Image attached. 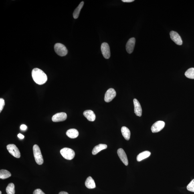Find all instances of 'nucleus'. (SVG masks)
Instances as JSON below:
<instances>
[{
  "instance_id": "obj_1",
  "label": "nucleus",
  "mask_w": 194,
  "mask_h": 194,
  "mask_svg": "<svg viewBox=\"0 0 194 194\" xmlns=\"http://www.w3.org/2000/svg\"><path fill=\"white\" fill-rule=\"evenodd\" d=\"M32 76L33 81L39 85L44 84L47 80L46 74L42 70L38 68L33 69L32 72Z\"/></svg>"
},
{
  "instance_id": "obj_2",
  "label": "nucleus",
  "mask_w": 194,
  "mask_h": 194,
  "mask_svg": "<svg viewBox=\"0 0 194 194\" xmlns=\"http://www.w3.org/2000/svg\"><path fill=\"white\" fill-rule=\"evenodd\" d=\"M33 150L36 162L39 165H42L43 163V160L39 146L35 144L33 146Z\"/></svg>"
},
{
  "instance_id": "obj_3",
  "label": "nucleus",
  "mask_w": 194,
  "mask_h": 194,
  "mask_svg": "<svg viewBox=\"0 0 194 194\" xmlns=\"http://www.w3.org/2000/svg\"><path fill=\"white\" fill-rule=\"evenodd\" d=\"M60 153L63 158L68 160H71L74 159L75 155L74 150L71 148L66 147L61 149Z\"/></svg>"
},
{
  "instance_id": "obj_4",
  "label": "nucleus",
  "mask_w": 194,
  "mask_h": 194,
  "mask_svg": "<svg viewBox=\"0 0 194 194\" xmlns=\"http://www.w3.org/2000/svg\"><path fill=\"white\" fill-rule=\"evenodd\" d=\"M54 50L55 53L59 56H66L68 53V50L64 45L61 43H57L54 45Z\"/></svg>"
},
{
  "instance_id": "obj_5",
  "label": "nucleus",
  "mask_w": 194,
  "mask_h": 194,
  "mask_svg": "<svg viewBox=\"0 0 194 194\" xmlns=\"http://www.w3.org/2000/svg\"><path fill=\"white\" fill-rule=\"evenodd\" d=\"M7 149L9 153L15 157L19 158L20 157L21 154L19 149L14 144H9L7 146Z\"/></svg>"
},
{
  "instance_id": "obj_6",
  "label": "nucleus",
  "mask_w": 194,
  "mask_h": 194,
  "mask_svg": "<svg viewBox=\"0 0 194 194\" xmlns=\"http://www.w3.org/2000/svg\"><path fill=\"white\" fill-rule=\"evenodd\" d=\"M116 96V92L113 88L109 89L106 92L105 95L104 100L106 102H109L112 101L115 98Z\"/></svg>"
},
{
  "instance_id": "obj_7",
  "label": "nucleus",
  "mask_w": 194,
  "mask_h": 194,
  "mask_svg": "<svg viewBox=\"0 0 194 194\" xmlns=\"http://www.w3.org/2000/svg\"><path fill=\"white\" fill-rule=\"evenodd\" d=\"M101 51L102 54L104 58L108 59L110 57V51L109 46L107 43H102L101 47Z\"/></svg>"
},
{
  "instance_id": "obj_8",
  "label": "nucleus",
  "mask_w": 194,
  "mask_h": 194,
  "mask_svg": "<svg viewBox=\"0 0 194 194\" xmlns=\"http://www.w3.org/2000/svg\"><path fill=\"white\" fill-rule=\"evenodd\" d=\"M165 126V123L162 121H158L154 123L151 128L152 132L157 133L163 129Z\"/></svg>"
},
{
  "instance_id": "obj_9",
  "label": "nucleus",
  "mask_w": 194,
  "mask_h": 194,
  "mask_svg": "<svg viewBox=\"0 0 194 194\" xmlns=\"http://www.w3.org/2000/svg\"><path fill=\"white\" fill-rule=\"evenodd\" d=\"M171 38L176 44L179 45L182 44L183 41L178 33L175 31H171L170 33Z\"/></svg>"
},
{
  "instance_id": "obj_10",
  "label": "nucleus",
  "mask_w": 194,
  "mask_h": 194,
  "mask_svg": "<svg viewBox=\"0 0 194 194\" xmlns=\"http://www.w3.org/2000/svg\"><path fill=\"white\" fill-rule=\"evenodd\" d=\"M67 115L66 113L61 112L58 113L53 116L52 120L53 122H58L63 121L67 119Z\"/></svg>"
},
{
  "instance_id": "obj_11",
  "label": "nucleus",
  "mask_w": 194,
  "mask_h": 194,
  "mask_svg": "<svg viewBox=\"0 0 194 194\" xmlns=\"http://www.w3.org/2000/svg\"><path fill=\"white\" fill-rule=\"evenodd\" d=\"M136 39L134 37L130 39L126 45V49L127 52L131 54L133 51L135 46Z\"/></svg>"
},
{
  "instance_id": "obj_12",
  "label": "nucleus",
  "mask_w": 194,
  "mask_h": 194,
  "mask_svg": "<svg viewBox=\"0 0 194 194\" xmlns=\"http://www.w3.org/2000/svg\"><path fill=\"white\" fill-rule=\"evenodd\" d=\"M117 153L119 157L124 165L127 166L128 164V159L126 154L123 149L120 148L118 149Z\"/></svg>"
},
{
  "instance_id": "obj_13",
  "label": "nucleus",
  "mask_w": 194,
  "mask_h": 194,
  "mask_svg": "<svg viewBox=\"0 0 194 194\" xmlns=\"http://www.w3.org/2000/svg\"><path fill=\"white\" fill-rule=\"evenodd\" d=\"M133 103L134 107V113L136 116H141L142 114V109L140 102L137 99H134L133 100Z\"/></svg>"
},
{
  "instance_id": "obj_14",
  "label": "nucleus",
  "mask_w": 194,
  "mask_h": 194,
  "mask_svg": "<svg viewBox=\"0 0 194 194\" xmlns=\"http://www.w3.org/2000/svg\"><path fill=\"white\" fill-rule=\"evenodd\" d=\"M84 116L88 120L91 122L94 121L96 119V116L93 111L91 110L85 111L83 113Z\"/></svg>"
},
{
  "instance_id": "obj_15",
  "label": "nucleus",
  "mask_w": 194,
  "mask_h": 194,
  "mask_svg": "<svg viewBox=\"0 0 194 194\" xmlns=\"http://www.w3.org/2000/svg\"><path fill=\"white\" fill-rule=\"evenodd\" d=\"M107 148L106 144H100L95 146L92 150V154L93 155H95L102 150L106 149Z\"/></svg>"
},
{
  "instance_id": "obj_16",
  "label": "nucleus",
  "mask_w": 194,
  "mask_h": 194,
  "mask_svg": "<svg viewBox=\"0 0 194 194\" xmlns=\"http://www.w3.org/2000/svg\"><path fill=\"white\" fill-rule=\"evenodd\" d=\"M86 186L88 189H94L96 187V185L94 180L91 177H89L85 183Z\"/></svg>"
},
{
  "instance_id": "obj_17",
  "label": "nucleus",
  "mask_w": 194,
  "mask_h": 194,
  "mask_svg": "<svg viewBox=\"0 0 194 194\" xmlns=\"http://www.w3.org/2000/svg\"><path fill=\"white\" fill-rule=\"evenodd\" d=\"M66 134L69 138H75L78 136L79 132L78 130L75 129H71L67 130Z\"/></svg>"
},
{
  "instance_id": "obj_18",
  "label": "nucleus",
  "mask_w": 194,
  "mask_h": 194,
  "mask_svg": "<svg viewBox=\"0 0 194 194\" xmlns=\"http://www.w3.org/2000/svg\"><path fill=\"white\" fill-rule=\"evenodd\" d=\"M151 152L149 151H146L142 152L141 153L138 154L137 157V160L138 161H141L142 160L149 157L151 155Z\"/></svg>"
},
{
  "instance_id": "obj_19",
  "label": "nucleus",
  "mask_w": 194,
  "mask_h": 194,
  "mask_svg": "<svg viewBox=\"0 0 194 194\" xmlns=\"http://www.w3.org/2000/svg\"><path fill=\"white\" fill-rule=\"evenodd\" d=\"M121 132L125 139L127 140L130 139V132L128 128L125 126H123L121 128Z\"/></svg>"
},
{
  "instance_id": "obj_20",
  "label": "nucleus",
  "mask_w": 194,
  "mask_h": 194,
  "mask_svg": "<svg viewBox=\"0 0 194 194\" xmlns=\"http://www.w3.org/2000/svg\"><path fill=\"white\" fill-rule=\"evenodd\" d=\"M84 5V2L83 1L81 2L78 6L75 9L74 13H73V17L74 19H77L78 17L81 9H82Z\"/></svg>"
},
{
  "instance_id": "obj_21",
  "label": "nucleus",
  "mask_w": 194,
  "mask_h": 194,
  "mask_svg": "<svg viewBox=\"0 0 194 194\" xmlns=\"http://www.w3.org/2000/svg\"><path fill=\"white\" fill-rule=\"evenodd\" d=\"M10 173L6 170H1L0 171V178L5 179L11 177Z\"/></svg>"
},
{
  "instance_id": "obj_22",
  "label": "nucleus",
  "mask_w": 194,
  "mask_h": 194,
  "mask_svg": "<svg viewBox=\"0 0 194 194\" xmlns=\"http://www.w3.org/2000/svg\"><path fill=\"white\" fill-rule=\"evenodd\" d=\"M15 185L13 183H9L7 186L6 191L7 194H15Z\"/></svg>"
},
{
  "instance_id": "obj_23",
  "label": "nucleus",
  "mask_w": 194,
  "mask_h": 194,
  "mask_svg": "<svg viewBox=\"0 0 194 194\" xmlns=\"http://www.w3.org/2000/svg\"><path fill=\"white\" fill-rule=\"evenodd\" d=\"M185 75L188 78L194 79V68H191L188 70L186 71Z\"/></svg>"
},
{
  "instance_id": "obj_24",
  "label": "nucleus",
  "mask_w": 194,
  "mask_h": 194,
  "mask_svg": "<svg viewBox=\"0 0 194 194\" xmlns=\"http://www.w3.org/2000/svg\"><path fill=\"white\" fill-rule=\"evenodd\" d=\"M188 191L194 192V179L192 180L187 186Z\"/></svg>"
},
{
  "instance_id": "obj_25",
  "label": "nucleus",
  "mask_w": 194,
  "mask_h": 194,
  "mask_svg": "<svg viewBox=\"0 0 194 194\" xmlns=\"http://www.w3.org/2000/svg\"><path fill=\"white\" fill-rule=\"evenodd\" d=\"M5 106V101L2 98L0 99V112H1L3 110L4 106Z\"/></svg>"
},
{
  "instance_id": "obj_26",
  "label": "nucleus",
  "mask_w": 194,
  "mask_h": 194,
  "mask_svg": "<svg viewBox=\"0 0 194 194\" xmlns=\"http://www.w3.org/2000/svg\"><path fill=\"white\" fill-rule=\"evenodd\" d=\"M33 194H45L40 189L35 190L33 192Z\"/></svg>"
},
{
  "instance_id": "obj_27",
  "label": "nucleus",
  "mask_w": 194,
  "mask_h": 194,
  "mask_svg": "<svg viewBox=\"0 0 194 194\" xmlns=\"http://www.w3.org/2000/svg\"><path fill=\"white\" fill-rule=\"evenodd\" d=\"M27 126L25 124H23L20 126V129L22 130H25L27 129Z\"/></svg>"
},
{
  "instance_id": "obj_28",
  "label": "nucleus",
  "mask_w": 194,
  "mask_h": 194,
  "mask_svg": "<svg viewBox=\"0 0 194 194\" xmlns=\"http://www.w3.org/2000/svg\"><path fill=\"white\" fill-rule=\"evenodd\" d=\"M18 137L20 139H23V138H24L25 137L23 135V134H22L20 133L18 134Z\"/></svg>"
},
{
  "instance_id": "obj_29",
  "label": "nucleus",
  "mask_w": 194,
  "mask_h": 194,
  "mask_svg": "<svg viewBox=\"0 0 194 194\" xmlns=\"http://www.w3.org/2000/svg\"><path fill=\"white\" fill-rule=\"evenodd\" d=\"M122 1L124 2L130 3L134 1V0H122Z\"/></svg>"
},
{
  "instance_id": "obj_30",
  "label": "nucleus",
  "mask_w": 194,
  "mask_h": 194,
  "mask_svg": "<svg viewBox=\"0 0 194 194\" xmlns=\"http://www.w3.org/2000/svg\"><path fill=\"white\" fill-rule=\"evenodd\" d=\"M59 194H69L68 193L66 192H61Z\"/></svg>"
},
{
  "instance_id": "obj_31",
  "label": "nucleus",
  "mask_w": 194,
  "mask_h": 194,
  "mask_svg": "<svg viewBox=\"0 0 194 194\" xmlns=\"http://www.w3.org/2000/svg\"><path fill=\"white\" fill-rule=\"evenodd\" d=\"M0 194H2V192L1 191H0Z\"/></svg>"
}]
</instances>
